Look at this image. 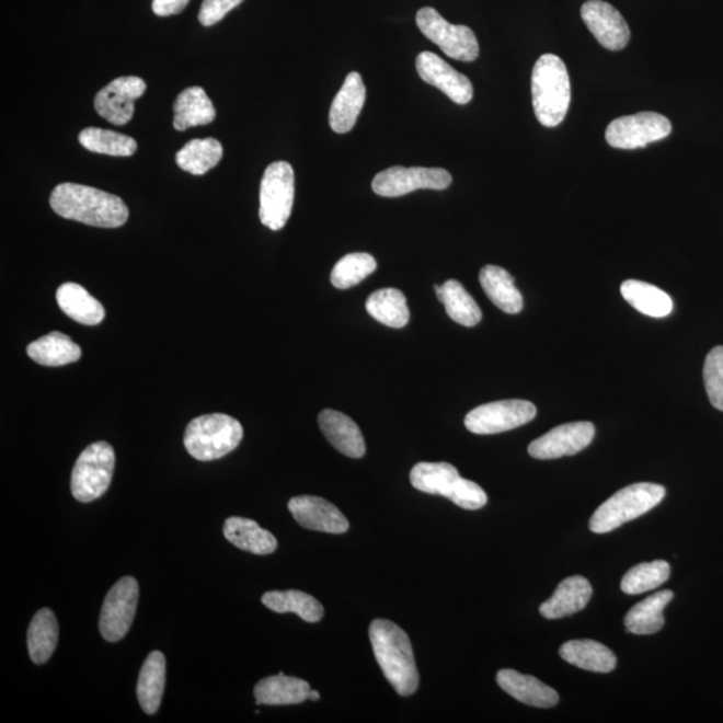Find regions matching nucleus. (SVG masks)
I'll list each match as a JSON object with an SVG mask.
<instances>
[{"mask_svg":"<svg viewBox=\"0 0 723 723\" xmlns=\"http://www.w3.org/2000/svg\"><path fill=\"white\" fill-rule=\"evenodd\" d=\"M50 205L64 219L100 228L123 227L129 209L123 198L92 186L65 183L54 188Z\"/></svg>","mask_w":723,"mask_h":723,"instance_id":"1","label":"nucleus"},{"mask_svg":"<svg viewBox=\"0 0 723 723\" xmlns=\"http://www.w3.org/2000/svg\"><path fill=\"white\" fill-rule=\"evenodd\" d=\"M369 636L386 679L401 697L414 695L418 689L420 674L406 632L390 620L376 619L370 624Z\"/></svg>","mask_w":723,"mask_h":723,"instance_id":"2","label":"nucleus"},{"mask_svg":"<svg viewBox=\"0 0 723 723\" xmlns=\"http://www.w3.org/2000/svg\"><path fill=\"white\" fill-rule=\"evenodd\" d=\"M532 100L536 118L546 128L563 123L571 104L569 70L562 59L544 54L532 71Z\"/></svg>","mask_w":723,"mask_h":723,"instance_id":"3","label":"nucleus"},{"mask_svg":"<svg viewBox=\"0 0 723 723\" xmlns=\"http://www.w3.org/2000/svg\"><path fill=\"white\" fill-rule=\"evenodd\" d=\"M666 496L665 486L653 482H638L623 487L596 509L589 520V529L602 535L622 527L623 524L647 514Z\"/></svg>","mask_w":723,"mask_h":723,"instance_id":"4","label":"nucleus"},{"mask_svg":"<svg viewBox=\"0 0 723 723\" xmlns=\"http://www.w3.org/2000/svg\"><path fill=\"white\" fill-rule=\"evenodd\" d=\"M243 434V426L238 420L227 414H207L190 422L184 445L196 460L214 461L237 449Z\"/></svg>","mask_w":723,"mask_h":723,"instance_id":"5","label":"nucleus"},{"mask_svg":"<svg viewBox=\"0 0 723 723\" xmlns=\"http://www.w3.org/2000/svg\"><path fill=\"white\" fill-rule=\"evenodd\" d=\"M116 455L112 445L94 443L84 449L71 474V493L78 502L92 503L104 496L114 473Z\"/></svg>","mask_w":723,"mask_h":723,"instance_id":"6","label":"nucleus"},{"mask_svg":"<svg viewBox=\"0 0 723 723\" xmlns=\"http://www.w3.org/2000/svg\"><path fill=\"white\" fill-rule=\"evenodd\" d=\"M295 198V174L288 162L276 161L265 169L261 184L262 225L280 231L291 216Z\"/></svg>","mask_w":723,"mask_h":723,"instance_id":"7","label":"nucleus"},{"mask_svg":"<svg viewBox=\"0 0 723 723\" xmlns=\"http://www.w3.org/2000/svg\"><path fill=\"white\" fill-rule=\"evenodd\" d=\"M417 26L427 39L436 44L449 58L473 62L480 47L478 38L468 26L445 21L437 10L424 8L417 12Z\"/></svg>","mask_w":723,"mask_h":723,"instance_id":"8","label":"nucleus"},{"mask_svg":"<svg viewBox=\"0 0 723 723\" xmlns=\"http://www.w3.org/2000/svg\"><path fill=\"white\" fill-rule=\"evenodd\" d=\"M670 120L659 113L642 112L613 119L607 126L606 140L617 149L646 148L649 144L670 136Z\"/></svg>","mask_w":723,"mask_h":723,"instance_id":"9","label":"nucleus"},{"mask_svg":"<svg viewBox=\"0 0 723 723\" xmlns=\"http://www.w3.org/2000/svg\"><path fill=\"white\" fill-rule=\"evenodd\" d=\"M140 588L135 577L125 576L108 590L100 617V632L105 641L116 643L128 634L136 617Z\"/></svg>","mask_w":723,"mask_h":723,"instance_id":"10","label":"nucleus"},{"mask_svg":"<svg viewBox=\"0 0 723 723\" xmlns=\"http://www.w3.org/2000/svg\"><path fill=\"white\" fill-rule=\"evenodd\" d=\"M451 174L443 168L391 167L372 180V191L382 197L405 196L418 190L444 191Z\"/></svg>","mask_w":723,"mask_h":723,"instance_id":"11","label":"nucleus"},{"mask_svg":"<svg viewBox=\"0 0 723 723\" xmlns=\"http://www.w3.org/2000/svg\"><path fill=\"white\" fill-rule=\"evenodd\" d=\"M536 406L532 402L523 400H505L485 403L469 412L466 426L474 434H497L516 429L528 424L536 417Z\"/></svg>","mask_w":723,"mask_h":723,"instance_id":"12","label":"nucleus"},{"mask_svg":"<svg viewBox=\"0 0 723 723\" xmlns=\"http://www.w3.org/2000/svg\"><path fill=\"white\" fill-rule=\"evenodd\" d=\"M147 83L138 77H119L96 93L94 107L107 123L126 125L135 116V102L145 94Z\"/></svg>","mask_w":723,"mask_h":723,"instance_id":"13","label":"nucleus"},{"mask_svg":"<svg viewBox=\"0 0 723 723\" xmlns=\"http://www.w3.org/2000/svg\"><path fill=\"white\" fill-rule=\"evenodd\" d=\"M595 426L590 422H572L553 427L529 445L528 454L536 460H554L574 456L593 443Z\"/></svg>","mask_w":723,"mask_h":723,"instance_id":"14","label":"nucleus"},{"mask_svg":"<svg viewBox=\"0 0 723 723\" xmlns=\"http://www.w3.org/2000/svg\"><path fill=\"white\" fill-rule=\"evenodd\" d=\"M581 14L589 32L602 47L619 51L629 45V24L612 4L602 0H588L582 5Z\"/></svg>","mask_w":723,"mask_h":723,"instance_id":"15","label":"nucleus"},{"mask_svg":"<svg viewBox=\"0 0 723 723\" xmlns=\"http://www.w3.org/2000/svg\"><path fill=\"white\" fill-rule=\"evenodd\" d=\"M422 81L441 90L458 105H467L473 99V84L443 58L431 51L421 53L415 60Z\"/></svg>","mask_w":723,"mask_h":723,"instance_id":"16","label":"nucleus"},{"mask_svg":"<svg viewBox=\"0 0 723 723\" xmlns=\"http://www.w3.org/2000/svg\"><path fill=\"white\" fill-rule=\"evenodd\" d=\"M288 510L301 527L318 532L346 533L349 524L334 504L322 497L298 496L289 500Z\"/></svg>","mask_w":723,"mask_h":723,"instance_id":"17","label":"nucleus"},{"mask_svg":"<svg viewBox=\"0 0 723 723\" xmlns=\"http://www.w3.org/2000/svg\"><path fill=\"white\" fill-rule=\"evenodd\" d=\"M366 101V88L359 72L353 71L337 92L330 108V126L335 133L345 135L357 124Z\"/></svg>","mask_w":723,"mask_h":723,"instance_id":"18","label":"nucleus"},{"mask_svg":"<svg viewBox=\"0 0 723 723\" xmlns=\"http://www.w3.org/2000/svg\"><path fill=\"white\" fill-rule=\"evenodd\" d=\"M319 426L337 451L349 458H362L366 454V444L359 426L347 415L325 409L318 417Z\"/></svg>","mask_w":723,"mask_h":723,"instance_id":"19","label":"nucleus"},{"mask_svg":"<svg viewBox=\"0 0 723 723\" xmlns=\"http://www.w3.org/2000/svg\"><path fill=\"white\" fill-rule=\"evenodd\" d=\"M497 684L510 697L528 707L550 709L559 703V695L532 675H524L510 668L497 673Z\"/></svg>","mask_w":723,"mask_h":723,"instance_id":"20","label":"nucleus"},{"mask_svg":"<svg viewBox=\"0 0 723 723\" xmlns=\"http://www.w3.org/2000/svg\"><path fill=\"white\" fill-rule=\"evenodd\" d=\"M593 587L583 576H571L559 584L550 599L542 602L540 613L546 619L571 617L587 607Z\"/></svg>","mask_w":723,"mask_h":723,"instance_id":"21","label":"nucleus"},{"mask_svg":"<svg viewBox=\"0 0 723 723\" xmlns=\"http://www.w3.org/2000/svg\"><path fill=\"white\" fill-rule=\"evenodd\" d=\"M311 687L303 679L287 677L285 673L273 675L257 682L253 695L256 704L279 707V704H298L309 699Z\"/></svg>","mask_w":723,"mask_h":723,"instance_id":"22","label":"nucleus"},{"mask_svg":"<svg viewBox=\"0 0 723 723\" xmlns=\"http://www.w3.org/2000/svg\"><path fill=\"white\" fill-rule=\"evenodd\" d=\"M167 661L161 651H153L145 659L137 682V698L145 713L152 715L160 709L164 695Z\"/></svg>","mask_w":723,"mask_h":723,"instance_id":"23","label":"nucleus"},{"mask_svg":"<svg viewBox=\"0 0 723 723\" xmlns=\"http://www.w3.org/2000/svg\"><path fill=\"white\" fill-rule=\"evenodd\" d=\"M222 532L226 539L241 551L269 554L277 548L275 536L250 518L237 516L227 518Z\"/></svg>","mask_w":723,"mask_h":723,"instance_id":"24","label":"nucleus"},{"mask_svg":"<svg viewBox=\"0 0 723 723\" xmlns=\"http://www.w3.org/2000/svg\"><path fill=\"white\" fill-rule=\"evenodd\" d=\"M559 653L570 665L587 672L607 674L617 667V656L605 644L589 639L566 642L560 647Z\"/></svg>","mask_w":723,"mask_h":723,"instance_id":"25","label":"nucleus"},{"mask_svg":"<svg viewBox=\"0 0 723 723\" xmlns=\"http://www.w3.org/2000/svg\"><path fill=\"white\" fill-rule=\"evenodd\" d=\"M480 283L486 297L497 309L506 313H518L523 310V295L515 286L514 276L498 265H485L480 273Z\"/></svg>","mask_w":723,"mask_h":723,"instance_id":"26","label":"nucleus"},{"mask_svg":"<svg viewBox=\"0 0 723 723\" xmlns=\"http://www.w3.org/2000/svg\"><path fill=\"white\" fill-rule=\"evenodd\" d=\"M174 129L184 131L193 126H202L214 123L216 108L203 88L193 87L185 89L177 96L173 106Z\"/></svg>","mask_w":723,"mask_h":723,"instance_id":"27","label":"nucleus"},{"mask_svg":"<svg viewBox=\"0 0 723 723\" xmlns=\"http://www.w3.org/2000/svg\"><path fill=\"white\" fill-rule=\"evenodd\" d=\"M59 309L66 315L84 325H96L104 321V306L77 283H65L57 291Z\"/></svg>","mask_w":723,"mask_h":723,"instance_id":"28","label":"nucleus"},{"mask_svg":"<svg viewBox=\"0 0 723 723\" xmlns=\"http://www.w3.org/2000/svg\"><path fill=\"white\" fill-rule=\"evenodd\" d=\"M674 598L670 589L659 590L650 598L638 602L627 612L624 626L627 631L635 635H653L663 629L665 618L663 611Z\"/></svg>","mask_w":723,"mask_h":723,"instance_id":"29","label":"nucleus"},{"mask_svg":"<svg viewBox=\"0 0 723 723\" xmlns=\"http://www.w3.org/2000/svg\"><path fill=\"white\" fill-rule=\"evenodd\" d=\"M27 355L36 364L48 367L74 364L82 357V349L71 337L58 331L30 343Z\"/></svg>","mask_w":723,"mask_h":723,"instance_id":"30","label":"nucleus"},{"mask_svg":"<svg viewBox=\"0 0 723 723\" xmlns=\"http://www.w3.org/2000/svg\"><path fill=\"white\" fill-rule=\"evenodd\" d=\"M461 479L456 467L448 462H420L410 472V482L420 492L450 498Z\"/></svg>","mask_w":723,"mask_h":723,"instance_id":"31","label":"nucleus"},{"mask_svg":"<svg viewBox=\"0 0 723 723\" xmlns=\"http://www.w3.org/2000/svg\"><path fill=\"white\" fill-rule=\"evenodd\" d=\"M59 627L50 608H42L34 615L27 631L30 658L35 665H45L57 649Z\"/></svg>","mask_w":723,"mask_h":723,"instance_id":"32","label":"nucleus"},{"mask_svg":"<svg viewBox=\"0 0 723 723\" xmlns=\"http://www.w3.org/2000/svg\"><path fill=\"white\" fill-rule=\"evenodd\" d=\"M262 601L271 611L297 613L307 623H318L324 615V608L319 600L297 589L271 590L263 595Z\"/></svg>","mask_w":723,"mask_h":723,"instance_id":"33","label":"nucleus"},{"mask_svg":"<svg viewBox=\"0 0 723 723\" xmlns=\"http://www.w3.org/2000/svg\"><path fill=\"white\" fill-rule=\"evenodd\" d=\"M438 300L445 306L451 321L466 328H474L481 322L482 312L475 300L470 297L460 282L448 280L443 286L434 287Z\"/></svg>","mask_w":723,"mask_h":723,"instance_id":"34","label":"nucleus"},{"mask_svg":"<svg viewBox=\"0 0 723 723\" xmlns=\"http://www.w3.org/2000/svg\"><path fill=\"white\" fill-rule=\"evenodd\" d=\"M626 301L651 318H665L673 311V299L658 287L641 280H626L620 287Z\"/></svg>","mask_w":723,"mask_h":723,"instance_id":"35","label":"nucleus"},{"mask_svg":"<svg viewBox=\"0 0 723 723\" xmlns=\"http://www.w3.org/2000/svg\"><path fill=\"white\" fill-rule=\"evenodd\" d=\"M366 310L377 322L391 329H402L409 323L406 297L397 288L378 289L371 294Z\"/></svg>","mask_w":723,"mask_h":723,"instance_id":"36","label":"nucleus"},{"mask_svg":"<svg viewBox=\"0 0 723 723\" xmlns=\"http://www.w3.org/2000/svg\"><path fill=\"white\" fill-rule=\"evenodd\" d=\"M221 159L222 145L213 137L186 142L176 154L177 165L193 176H203L219 164Z\"/></svg>","mask_w":723,"mask_h":723,"instance_id":"37","label":"nucleus"},{"mask_svg":"<svg viewBox=\"0 0 723 723\" xmlns=\"http://www.w3.org/2000/svg\"><path fill=\"white\" fill-rule=\"evenodd\" d=\"M80 144L89 152L114 156L129 157L136 153L137 142L135 138L120 135V133L101 129L87 128L78 137Z\"/></svg>","mask_w":723,"mask_h":723,"instance_id":"38","label":"nucleus"},{"mask_svg":"<svg viewBox=\"0 0 723 723\" xmlns=\"http://www.w3.org/2000/svg\"><path fill=\"white\" fill-rule=\"evenodd\" d=\"M670 564L665 560H655L653 563H642L627 572L620 583L624 594L639 595L655 589L670 577Z\"/></svg>","mask_w":723,"mask_h":723,"instance_id":"39","label":"nucleus"},{"mask_svg":"<svg viewBox=\"0 0 723 723\" xmlns=\"http://www.w3.org/2000/svg\"><path fill=\"white\" fill-rule=\"evenodd\" d=\"M377 269V262L370 253H348L335 264L331 283L335 288L347 289L357 286Z\"/></svg>","mask_w":723,"mask_h":723,"instance_id":"40","label":"nucleus"},{"mask_svg":"<svg viewBox=\"0 0 723 723\" xmlns=\"http://www.w3.org/2000/svg\"><path fill=\"white\" fill-rule=\"evenodd\" d=\"M703 379L711 405L723 412V346L715 347L708 354Z\"/></svg>","mask_w":723,"mask_h":723,"instance_id":"41","label":"nucleus"},{"mask_svg":"<svg viewBox=\"0 0 723 723\" xmlns=\"http://www.w3.org/2000/svg\"><path fill=\"white\" fill-rule=\"evenodd\" d=\"M450 502L468 510H478L484 508L487 503V496L481 486L475 482L460 479L457 482L456 490L450 496Z\"/></svg>","mask_w":723,"mask_h":723,"instance_id":"42","label":"nucleus"},{"mask_svg":"<svg viewBox=\"0 0 723 723\" xmlns=\"http://www.w3.org/2000/svg\"><path fill=\"white\" fill-rule=\"evenodd\" d=\"M243 0H204L202 10L198 12V21L205 27L214 26L217 22L225 20L228 12L237 9Z\"/></svg>","mask_w":723,"mask_h":723,"instance_id":"43","label":"nucleus"},{"mask_svg":"<svg viewBox=\"0 0 723 723\" xmlns=\"http://www.w3.org/2000/svg\"><path fill=\"white\" fill-rule=\"evenodd\" d=\"M190 0H153L152 10L157 16H171L180 14Z\"/></svg>","mask_w":723,"mask_h":723,"instance_id":"44","label":"nucleus"},{"mask_svg":"<svg viewBox=\"0 0 723 723\" xmlns=\"http://www.w3.org/2000/svg\"><path fill=\"white\" fill-rule=\"evenodd\" d=\"M309 699H311V701H319V699H321V695H319V691L311 690Z\"/></svg>","mask_w":723,"mask_h":723,"instance_id":"45","label":"nucleus"}]
</instances>
